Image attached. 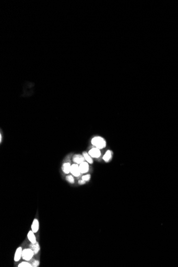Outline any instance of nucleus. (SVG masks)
I'll use <instances>...</instances> for the list:
<instances>
[{"label":"nucleus","mask_w":178,"mask_h":267,"mask_svg":"<svg viewBox=\"0 0 178 267\" xmlns=\"http://www.w3.org/2000/svg\"><path fill=\"white\" fill-rule=\"evenodd\" d=\"M91 143L96 148L98 149H102L106 145V142L105 139L101 137H94L91 140Z\"/></svg>","instance_id":"nucleus-1"},{"label":"nucleus","mask_w":178,"mask_h":267,"mask_svg":"<svg viewBox=\"0 0 178 267\" xmlns=\"http://www.w3.org/2000/svg\"><path fill=\"white\" fill-rule=\"evenodd\" d=\"M34 253L30 248H26L22 250V258L26 261H29L33 257Z\"/></svg>","instance_id":"nucleus-2"},{"label":"nucleus","mask_w":178,"mask_h":267,"mask_svg":"<svg viewBox=\"0 0 178 267\" xmlns=\"http://www.w3.org/2000/svg\"><path fill=\"white\" fill-rule=\"evenodd\" d=\"M70 172L74 176H75V177H79V176L81 175V173L80 170H79V166L77 164H73L71 166Z\"/></svg>","instance_id":"nucleus-3"},{"label":"nucleus","mask_w":178,"mask_h":267,"mask_svg":"<svg viewBox=\"0 0 178 267\" xmlns=\"http://www.w3.org/2000/svg\"><path fill=\"white\" fill-rule=\"evenodd\" d=\"M89 154L92 157L99 158L101 155V152L99 149L97 148H93L89 150Z\"/></svg>","instance_id":"nucleus-4"},{"label":"nucleus","mask_w":178,"mask_h":267,"mask_svg":"<svg viewBox=\"0 0 178 267\" xmlns=\"http://www.w3.org/2000/svg\"><path fill=\"white\" fill-rule=\"evenodd\" d=\"M79 170L81 173H85L89 170V165L88 162H83L79 165Z\"/></svg>","instance_id":"nucleus-5"},{"label":"nucleus","mask_w":178,"mask_h":267,"mask_svg":"<svg viewBox=\"0 0 178 267\" xmlns=\"http://www.w3.org/2000/svg\"><path fill=\"white\" fill-rule=\"evenodd\" d=\"M22 248L21 247H18L17 249L15 254L14 260L16 262L19 261L20 260L21 258H22Z\"/></svg>","instance_id":"nucleus-6"},{"label":"nucleus","mask_w":178,"mask_h":267,"mask_svg":"<svg viewBox=\"0 0 178 267\" xmlns=\"http://www.w3.org/2000/svg\"><path fill=\"white\" fill-rule=\"evenodd\" d=\"M84 157L81 155H76L73 157V161L77 164H80L84 162Z\"/></svg>","instance_id":"nucleus-7"},{"label":"nucleus","mask_w":178,"mask_h":267,"mask_svg":"<svg viewBox=\"0 0 178 267\" xmlns=\"http://www.w3.org/2000/svg\"><path fill=\"white\" fill-rule=\"evenodd\" d=\"M30 248L31 249L35 254H38L40 251V247L38 242H36L35 243H31L30 245Z\"/></svg>","instance_id":"nucleus-8"},{"label":"nucleus","mask_w":178,"mask_h":267,"mask_svg":"<svg viewBox=\"0 0 178 267\" xmlns=\"http://www.w3.org/2000/svg\"><path fill=\"white\" fill-rule=\"evenodd\" d=\"M39 229V221L38 219H35L33 221L32 224V230L34 233H35L38 232Z\"/></svg>","instance_id":"nucleus-9"},{"label":"nucleus","mask_w":178,"mask_h":267,"mask_svg":"<svg viewBox=\"0 0 178 267\" xmlns=\"http://www.w3.org/2000/svg\"><path fill=\"white\" fill-rule=\"evenodd\" d=\"M27 237L31 243H35L36 242V237L34 235V233L32 231H29L27 235Z\"/></svg>","instance_id":"nucleus-10"},{"label":"nucleus","mask_w":178,"mask_h":267,"mask_svg":"<svg viewBox=\"0 0 178 267\" xmlns=\"http://www.w3.org/2000/svg\"><path fill=\"white\" fill-rule=\"evenodd\" d=\"M71 165L69 163H65L63 166V170L65 173L68 174L70 172L71 170Z\"/></svg>","instance_id":"nucleus-11"},{"label":"nucleus","mask_w":178,"mask_h":267,"mask_svg":"<svg viewBox=\"0 0 178 267\" xmlns=\"http://www.w3.org/2000/svg\"><path fill=\"white\" fill-rule=\"evenodd\" d=\"M83 156H84L85 160L87 161V162L88 163H90V164L93 163V160H92L91 156L89 154V153H87V152H83Z\"/></svg>","instance_id":"nucleus-12"},{"label":"nucleus","mask_w":178,"mask_h":267,"mask_svg":"<svg viewBox=\"0 0 178 267\" xmlns=\"http://www.w3.org/2000/svg\"><path fill=\"white\" fill-rule=\"evenodd\" d=\"M111 157H112V152L110 150H108L106 153V154H105V155L103 156V159L106 162H108L110 159H111Z\"/></svg>","instance_id":"nucleus-13"},{"label":"nucleus","mask_w":178,"mask_h":267,"mask_svg":"<svg viewBox=\"0 0 178 267\" xmlns=\"http://www.w3.org/2000/svg\"><path fill=\"white\" fill-rule=\"evenodd\" d=\"M18 266H19V267H32V265L31 264L28 263V262H21V263H20L19 265H18Z\"/></svg>","instance_id":"nucleus-14"},{"label":"nucleus","mask_w":178,"mask_h":267,"mask_svg":"<svg viewBox=\"0 0 178 267\" xmlns=\"http://www.w3.org/2000/svg\"><path fill=\"white\" fill-rule=\"evenodd\" d=\"M66 180L68 181L69 183H70L71 184H73L74 183V178L72 177V175L67 176Z\"/></svg>","instance_id":"nucleus-15"},{"label":"nucleus","mask_w":178,"mask_h":267,"mask_svg":"<svg viewBox=\"0 0 178 267\" xmlns=\"http://www.w3.org/2000/svg\"><path fill=\"white\" fill-rule=\"evenodd\" d=\"M31 264H32V266H34V267L39 266V265L40 264V262L38 260H34V261H33L32 263Z\"/></svg>","instance_id":"nucleus-16"},{"label":"nucleus","mask_w":178,"mask_h":267,"mask_svg":"<svg viewBox=\"0 0 178 267\" xmlns=\"http://www.w3.org/2000/svg\"><path fill=\"white\" fill-rule=\"evenodd\" d=\"M91 177H90V174H87V175H85L84 176H83L82 177V180H83L84 181H89Z\"/></svg>","instance_id":"nucleus-17"},{"label":"nucleus","mask_w":178,"mask_h":267,"mask_svg":"<svg viewBox=\"0 0 178 267\" xmlns=\"http://www.w3.org/2000/svg\"><path fill=\"white\" fill-rule=\"evenodd\" d=\"M78 184H80V185H83V184H85V181H84L83 180H79L78 181Z\"/></svg>","instance_id":"nucleus-18"}]
</instances>
